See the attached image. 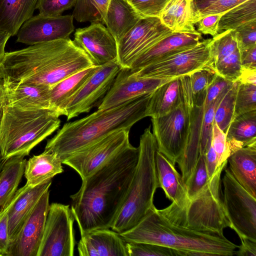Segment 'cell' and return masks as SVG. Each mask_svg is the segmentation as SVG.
I'll return each mask as SVG.
<instances>
[{
	"label": "cell",
	"instance_id": "obj_35",
	"mask_svg": "<svg viewBox=\"0 0 256 256\" xmlns=\"http://www.w3.org/2000/svg\"><path fill=\"white\" fill-rule=\"evenodd\" d=\"M210 46L211 64L213 66L239 49L238 32L234 30H228L218 34L212 38Z\"/></svg>",
	"mask_w": 256,
	"mask_h": 256
},
{
	"label": "cell",
	"instance_id": "obj_34",
	"mask_svg": "<svg viewBox=\"0 0 256 256\" xmlns=\"http://www.w3.org/2000/svg\"><path fill=\"white\" fill-rule=\"evenodd\" d=\"M110 0H77L72 16L77 22L105 24Z\"/></svg>",
	"mask_w": 256,
	"mask_h": 256
},
{
	"label": "cell",
	"instance_id": "obj_26",
	"mask_svg": "<svg viewBox=\"0 0 256 256\" xmlns=\"http://www.w3.org/2000/svg\"><path fill=\"white\" fill-rule=\"evenodd\" d=\"M183 98L182 77L172 79L152 92L147 110L148 116L156 118L168 114L180 104Z\"/></svg>",
	"mask_w": 256,
	"mask_h": 256
},
{
	"label": "cell",
	"instance_id": "obj_18",
	"mask_svg": "<svg viewBox=\"0 0 256 256\" xmlns=\"http://www.w3.org/2000/svg\"><path fill=\"white\" fill-rule=\"evenodd\" d=\"M74 41L87 54L94 66H101L117 60V42L101 23H91L87 27L76 29Z\"/></svg>",
	"mask_w": 256,
	"mask_h": 256
},
{
	"label": "cell",
	"instance_id": "obj_38",
	"mask_svg": "<svg viewBox=\"0 0 256 256\" xmlns=\"http://www.w3.org/2000/svg\"><path fill=\"white\" fill-rule=\"evenodd\" d=\"M210 180L204 154H199L194 169L190 177L184 184L189 200L198 195L206 186Z\"/></svg>",
	"mask_w": 256,
	"mask_h": 256
},
{
	"label": "cell",
	"instance_id": "obj_37",
	"mask_svg": "<svg viewBox=\"0 0 256 256\" xmlns=\"http://www.w3.org/2000/svg\"><path fill=\"white\" fill-rule=\"evenodd\" d=\"M239 82L238 80L233 82L218 105L215 112L214 122L226 134L233 118L235 100Z\"/></svg>",
	"mask_w": 256,
	"mask_h": 256
},
{
	"label": "cell",
	"instance_id": "obj_13",
	"mask_svg": "<svg viewBox=\"0 0 256 256\" xmlns=\"http://www.w3.org/2000/svg\"><path fill=\"white\" fill-rule=\"evenodd\" d=\"M173 32L158 17L142 18L118 42L116 61L121 68H130L141 54Z\"/></svg>",
	"mask_w": 256,
	"mask_h": 256
},
{
	"label": "cell",
	"instance_id": "obj_39",
	"mask_svg": "<svg viewBox=\"0 0 256 256\" xmlns=\"http://www.w3.org/2000/svg\"><path fill=\"white\" fill-rule=\"evenodd\" d=\"M256 110V84L239 82L235 100L233 118Z\"/></svg>",
	"mask_w": 256,
	"mask_h": 256
},
{
	"label": "cell",
	"instance_id": "obj_14",
	"mask_svg": "<svg viewBox=\"0 0 256 256\" xmlns=\"http://www.w3.org/2000/svg\"><path fill=\"white\" fill-rule=\"evenodd\" d=\"M120 68L116 60L100 66L68 100L64 114L67 120L88 112L98 102H101Z\"/></svg>",
	"mask_w": 256,
	"mask_h": 256
},
{
	"label": "cell",
	"instance_id": "obj_21",
	"mask_svg": "<svg viewBox=\"0 0 256 256\" xmlns=\"http://www.w3.org/2000/svg\"><path fill=\"white\" fill-rule=\"evenodd\" d=\"M78 250L80 256H128L126 241L109 228L94 230L82 236Z\"/></svg>",
	"mask_w": 256,
	"mask_h": 256
},
{
	"label": "cell",
	"instance_id": "obj_51",
	"mask_svg": "<svg viewBox=\"0 0 256 256\" xmlns=\"http://www.w3.org/2000/svg\"><path fill=\"white\" fill-rule=\"evenodd\" d=\"M204 156L208 176L210 179L219 167L217 156L212 144V138L206 145Z\"/></svg>",
	"mask_w": 256,
	"mask_h": 256
},
{
	"label": "cell",
	"instance_id": "obj_12",
	"mask_svg": "<svg viewBox=\"0 0 256 256\" xmlns=\"http://www.w3.org/2000/svg\"><path fill=\"white\" fill-rule=\"evenodd\" d=\"M130 130L112 132L73 154L62 164L74 170L82 180L130 144Z\"/></svg>",
	"mask_w": 256,
	"mask_h": 256
},
{
	"label": "cell",
	"instance_id": "obj_28",
	"mask_svg": "<svg viewBox=\"0 0 256 256\" xmlns=\"http://www.w3.org/2000/svg\"><path fill=\"white\" fill-rule=\"evenodd\" d=\"M142 18L129 1L110 0L105 24L118 42Z\"/></svg>",
	"mask_w": 256,
	"mask_h": 256
},
{
	"label": "cell",
	"instance_id": "obj_47",
	"mask_svg": "<svg viewBox=\"0 0 256 256\" xmlns=\"http://www.w3.org/2000/svg\"><path fill=\"white\" fill-rule=\"evenodd\" d=\"M248 0H214L198 12V20L209 14L224 13Z\"/></svg>",
	"mask_w": 256,
	"mask_h": 256
},
{
	"label": "cell",
	"instance_id": "obj_4",
	"mask_svg": "<svg viewBox=\"0 0 256 256\" xmlns=\"http://www.w3.org/2000/svg\"><path fill=\"white\" fill-rule=\"evenodd\" d=\"M119 234L126 242L152 244L176 250L177 256H232L238 248L224 236L171 222L154 206L136 226Z\"/></svg>",
	"mask_w": 256,
	"mask_h": 256
},
{
	"label": "cell",
	"instance_id": "obj_31",
	"mask_svg": "<svg viewBox=\"0 0 256 256\" xmlns=\"http://www.w3.org/2000/svg\"><path fill=\"white\" fill-rule=\"evenodd\" d=\"M226 138L230 154L256 142V110L232 119L227 130Z\"/></svg>",
	"mask_w": 256,
	"mask_h": 256
},
{
	"label": "cell",
	"instance_id": "obj_57",
	"mask_svg": "<svg viewBox=\"0 0 256 256\" xmlns=\"http://www.w3.org/2000/svg\"><path fill=\"white\" fill-rule=\"evenodd\" d=\"M4 161L2 158L1 154L0 152V174L2 172V167L4 166Z\"/></svg>",
	"mask_w": 256,
	"mask_h": 256
},
{
	"label": "cell",
	"instance_id": "obj_59",
	"mask_svg": "<svg viewBox=\"0 0 256 256\" xmlns=\"http://www.w3.org/2000/svg\"><path fill=\"white\" fill-rule=\"evenodd\" d=\"M127 0L130 1V0Z\"/></svg>",
	"mask_w": 256,
	"mask_h": 256
},
{
	"label": "cell",
	"instance_id": "obj_11",
	"mask_svg": "<svg viewBox=\"0 0 256 256\" xmlns=\"http://www.w3.org/2000/svg\"><path fill=\"white\" fill-rule=\"evenodd\" d=\"M74 218L69 205L50 204L37 256H73Z\"/></svg>",
	"mask_w": 256,
	"mask_h": 256
},
{
	"label": "cell",
	"instance_id": "obj_32",
	"mask_svg": "<svg viewBox=\"0 0 256 256\" xmlns=\"http://www.w3.org/2000/svg\"><path fill=\"white\" fill-rule=\"evenodd\" d=\"M26 160L14 156L6 160L0 174V206L11 198L18 190L24 174Z\"/></svg>",
	"mask_w": 256,
	"mask_h": 256
},
{
	"label": "cell",
	"instance_id": "obj_46",
	"mask_svg": "<svg viewBox=\"0 0 256 256\" xmlns=\"http://www.w3.org/2000/svg\"><path fill=\"white\" fill-rule=\"evenodd\" d=\"M168 0H130L129 2L142 18L158 17Z\"/></svg>",
	"mask_w": 256,
	"mask_h": 256
},
{
	"label": "cell",
	"instance_id": "obj_36",
	"mask_svg": "<svg viewBox=\"0 0 256 256\" xmlns=\"http://www.w3.org/2000/svg\"><path fill=\"white\" fill-rule=\"evenodd\" d=\"M216 76L212 65L206 66L189 75L194 104H204L207 90Z\"/></svg>",
	"mask_w": 256,
	"mask_h": 256
},
{
	"label": "cell",
	"instance_id": "obj_40",
	"mask_svg": "<svg viewBox=\"0 0 256 256\" xmlns=\"http://www.w3.org/2000/svg\"><path fill=\"white\" fill-rule=\"evenodd\" d=\"M217 74L234 82L238 80L242 71L239 49L215 63L213 66Z\"/></svg>",
	"mask_w": 256,
	"mask_h": 256
},
{
	"label": "cell",
	"instance_id": "obj_55",
	"mask_svg": "<svg viewBox=\"0 0 256 256\" xmlns=\"http://www.w3.org/2000/svg\"><path fill=\"white\" fill-rule=\"evenodd\" d=\"M212 0H194V2L197 11L198 12L204 8Z\"/></svg>",
	"mask_w": 256,
	"mask_h": 256
},
{
	"label": "cell",
	"instance_id": "obj_17",
	"mask_svg": "<svg viewBox=\"0 0 256 256\" xmlns=\"http://www.w3.org/2000/svg\"><path fill=\"white\" fill-rule=\"evenodd\" d=\"M49 190L41 196L10 245L8 256H37L49 209Z\"/></svg>",
	"mask_w": 256,
	"mask_h": 256
},
{
	"label": "cell",
	"instance_id": "obj_6",
	"mask_svg": "<svg viewBox=\"0 0 256 256\" xmlns=\"http://www.w3.org/2000/svg\"><path fill=\"white\" fill-rule=\"evenodd\" d=\"M136 170L123 206L111 228L118 234L136 226L154 206V198L159 188L156 166V140L146 128L140 137Z\"/></svg>",
	"mask_w": 256,
	"mask_h": 256
},
{
	"label": "cell",
	"instance_id": "obj_33",
	"mask_svg": "<svg viewBox=\"0 0 256 256\" xmlns=\"http://www.w3.org/2000/svg\"><path fill=\"white\" fill-rule=\"evenodd\" d=\"M256 20V0H248L225 12L218 24V33L236 30L241 26Z\"/></svg>",
	"mask_w": 256,
	"mask_h": 256
},
{
	"label": "cell",
	"instance_id": "obj_16",
	"mask_svg": "<svg viewBox=\"0 0 256 256\" xmlns=\"http://www.w3.org/2000/svg\"><path fill=\"white\" fill-rule=\"evenodd\" d=\"M172 79L138 78L132 74L130 68H121L98 110L112 108L150 93Z\"/></svg>",
	"mask_w": 256,
	"mask_h": 256
},
{
	"label": "cell",
	"instance_id": "obj_8",
	"mask_svg": "<svg viewBox=\"0 0 256 256\" xmlns=\"http://www.w3.org/2000/svg\"><path fill=\"white\" fill-rule=\"evenodd\" d=\"M181 77L184 98L180 104L168 114L151 119L158 150L174 166L181 158L186 148L193 108L190 76L186 75Z\"/></svg>",
	"mask_w": 256,
	"mask_h": 256
},
{
	"label": "cell",
	"instance_id": "obj_10",
	"mask_svg": "<svg viewBox=\"0 0 256 256\" xmlns=\"http://www.w3.org/2000/svg\"><path fill=\"white\" fill-rule=\"evenodd\" d=\"M212 38L147 66L132 74L138 78L169 79L190 75L211 64Z\"/></svg>",
	"mask_w": 256,
	"mask_h": 256
},
{
	"label": "cell",
	"instance_id": "obj_44",
	"mask_svg": "<svg viewBox=\"0 0 256 256\" xmlns=\"http://www.w3.org/2000/svg\"><path fill=\"white\" fill-rule=\"evenodd\" d=\"M77 0H38L36 9L40 14L48 16L62 15L66 10L71 9Z\"/></svg>",
	"mask_w": 256,
	"mask_h": 256
},
{
	"label": "cell",
	"instance_id": "obj_23",
	"mask_svg": "<svg viewBox=\"0 0 256 256\" xmlns=\"http://www.w3.org/2000/svg\"><path fill=\"white\" fill-rule=\"evenodd\" d=\"M156 166L158 186L166 196L175 205L184 208L188 202L186 186L175 168V166L158 150L156 154Z\"/></svg>",
	"mask_w": 256,
	"mask_h": 256
},
{
	"label": "cell",
	"instance_id": "obj_42",
	"mask_svg": "<svg viewBox=\"0 0 256 256\" xmlns=\"http://www.w3.org/2000/svg\"><path fill=\"white\" fill-rule=\"evenodd\" d=\"M20 192L18 189L15 194L1 206L0 210V256H8L10 245L8 236V212Z\"/></svg>",
	"mask_w": 256,
	"mask_h": 256
},
{
	"label": "cell",
	"instance_id": "obj_53",
	"mask_svg": "<svg viewBox=\"0 0 256 256\" xmlns=\"http://www.w3.org/2000/svg\"><path fill=\"white\" fill-rule=\"evenodd\" d=\"M241 244L234 254L238 256H256V242L247 238H240Z\"/></svg>",
	"mask_w": 256,
	"mask_h": 256
},
{
	"label": "cell",
	"instance_id": "obj_7",
	"mask_svg": "<svg viewBox=\"0 0 256 256\" xmlns=\"http://www.w3.org/2000/svg\"><path fill=\"white\" fill-rule=\"evenodd\" d=\"M228 161L220 166L206 186L182 208L172 204L158 210L171 222L188 229L223 236L230 222L221 198V174Z\"/></svg>",
	"mask_w": 256,
	"mask_h": 256
},
{
	"label": "cell",
	"instance_id": "obj_48",
	"mask_svg": "<svg viewBox=\"0 0 256 256\" xmlns=\"http://www.w3.org/2000/svg\"><path fill=\"white\" fill-rule=\"evenodd\" d=\"M236 30L240 50L256 45V20L241 26Z\"/></svg>",
	"mask_w": 256,
	"mask_h": 256
},
{
	"label": "cell",
	"instance_id": "obj_25",
	"mask_svg": "<svg viewBox=\"0 0 256 256\" xmlns=\"http://www.w3.org/2000/svg\"><path fill=\"white\" fill-rule=\"evenodd\" d=\"M228 162L236 180L256 198V142L232 152Z\"/></svg>",
	"mask_w": 256,
	"mask_h": 256
},
{
	"label": "cell",
	"instance_id": "obj_43",
	"mask_svg": "<svg viewBox=\"0 0 256 256\" xmlns=\"http://www.w3.org/2000/svg\"><path fill=\"white\" fill-rule=\"evenodd\" d=\"M230 86L227 88L220 96L211 104L208 108L204 111L201 130L199 154H204L207 142L212 138V124L214 121V114L216 107Z\"/></svg>",
	"mask_w": 256,
	"mask_h": 256
},
{
	"label": "cell",
	"instance_id": "obj_2",
	"mask_svg": "<svg viewBox=\"0 0 256 256\" xmlns=\"http://www.w3.org/2000/svg\"><path fill=\"white\" fill-rule=\"evenodd\" d=\"M94 66L70 38L30 45L6 52L0 62L4 82L52 88L68 76Z\"/></svg>",
	"mask_w": 256,
	"mask_h": 256
},
{
	"label": "cell",
	"instance_id": "obj_52",
	"mask_svg": "<svg viewBox=\"0 0 256 256\" xmlns=\"http://www.w3.org/2000/svg\"><path fill=\"white\" fill-rule=\"evenodd\" d=\"M240 52L243 69L256 70V45Z\"/></svg>",
	"mask_w": 256,
	"mask_h": 256
},
{
	"label": "cell",
	"instance_id": "obj_41",
	"mask_svg": "<svg viewBox=\"0 0 256 256\" xmlns=\"http://www.w3.org/2000/svg\"><path fill=\"white\" fill-rule=\"evenodd\" d=\"M128 256H176V250L145 242H126Z\"/></svg>",
	"mask_w": 256,
	"mask_h": 256
},
{
	"label": "cell",
	"instance_id": "obj_20",
	"mask_svg": "<svg viewBox=\"0 0 256 256\" xmlns=\"http://www.w3.org/2000/svg\"><path fill=\"white\" fill-rule=\"evenodd\" d=\"M3 86L5 105L23 109L52 110L51 88L48 87L4 81Z\"/></svg>",
	"mask_w": 256,
	"mask_h": 256
},
{
	"label": "cell",
	"instance_id": "obj_3",
	"mask_svg": "<svg viewBox=\"0 0 256 256\" xmlns=\"http://www.w3.org/2000/svg\"><path fill=\"white\" fill-rule=\"evenodd\" d=\"M152 92L112 108L98 110L81 119L64 124L48 140L44 150L56 154L62 163L73 154L112 132L130 130L134 124L148 116Z\"/></svg>",
	"mask_w": 256,
	"mask_h": 256
},
{
	"label": "cell",
	"instance_id": "obj_24",
	"mask_svg": "<svg viewBox=\"0 0 256 256\" xmlns=\"http://www.w3.org/2000/svg\"><path fill=\"white\" fill-rule=\"evenodd\" d=\"M161 22L175 32H194L198 20L194 0H168L159 16Z\"/></svg>",
	"mask_w": 256,
	"mask_h": 256
},
{
	"label": "cell",
	"instance_id": "obj_29",
	"mask_svg": "<svg viewBox=\"0 0 256 256\" xmlns=\"http://www.w3.org/2000/svg\"><path fill=\"white\" fill-rule=\"evenodd\" d=\"M38 0H0V30L16 36L34 14Z\"/></svg>",
	"mask_w": 256,
	"mask_h": 256
},
{
	"label": "cell",
	"instance_id": "obj_50",
	"mask_svg": "<svg viewBox=\"0 0 256 256\" xmlns=\"http://www.w3.org/2000/svg\"><path fill=\"white\" fill-rule=\"evenodd\" d=\"M224 14H209L200 18L194 24L196 26L197 32L204 35L210 34L212 37L216 36L218 34V22Z\"/></svg>",
	"mask_w": 256,
	"mask_h": 256
},
{
	"label": "cell",
	"instance_id": "obj_9",
	"mask_svg": "<svg viewBox=\"0 0 256 256\" xmlns=\"http://www.w3.org/2000/svg\"><path fill=\"white\" fill-rule=\"evenodd\" d=\"M224 172L222 202L230 228L240 238L256 242V198L238 182L228 168Z\"/></svg>",
	"mask_w": 256,
	"mask_h": 256
},
{
	"label": "cell",
	"instance_id": "obj_56",
	"mask_svg": "<svg viewBox=\"0 0 256 256\" xmlns=\"http://www.w3.org/2000/svg\"><path fill=\"white\" fill-rule=\"evenodd\" d=\"M4 90L3 86V80L0 74V100L4 99Z\"/></svg>",
	"mask_w": 256,
	"mask_h": 256
},
{
	"label": "cell",
	"instance_id": "obj_30",
	"mask_svg": "<svg viewBox=\"0 0 256 256\" xmlns=\"http://www.w3.org/2000/svg\"><path fill=\"white\" fill-rule=\"evenodd\" d=\"M100 66H92L73 74L50 89L51 110L60 116H64L66 103Z\"/></svg>",
	"mask_w": 256,
	"mask_h": 256
},
{
	"label": "cell",
	"instance_id": "obj_5",
	"mask_svg": "<svg viewBox=\"0 0 256 256\" xmlns=\"http://www.w3.org/2000/svg\"><path fill=\"white\" fill-rule=\"evenodd\" d=\"M59 116L50 110L23 109L3 104L0 116V152L4 162L24 157L60 126Z\"/></svg>",
	"mask_w": 256,
	"mask_h": 256
},
{
	"label": "cell",
	"instance_id": "obj_19",
	"mask_svg": "<svg viewBox=\"0 0 256 256\" xmlns=\"http://www.w3.org/2000/svg\"><path fill=\"white\" fill-rule=\"evenodd\" d=\"M202 39V34L194 32H175L160 40L138 56L130 66L135 72L176 53L195 46Z\"/></svg>",
	"mask_w": 256,
	"mask_h": 256
},
{
	"label": "cell",
	"instance_id": "obj_58",
	"mask_svg": "<svg viewBox=\"0 0 256 256\" xmlns=\"http://www.w3.org/2000/svg\"><path fill=\"white\" fill-rule=\"evenodd\" d=\"M4 104V99L0 100V116L1 114L2 106Z\"/></svg>",
	"mask_w": 256,
	"mask_h": 256
},
{
	"label": "cell",
	"instance_id": "obj_22",
	"mask_svg": "<svg viewBox=\"0 0 256 256\" xmlns=\"http://www.w3.org/2000/svg\"><path fill=\"white\" fill-rule=\"evenodd\" d=\"M52 180L30 187L26 184L8 212V230L10 244L16 237L37 202L52 184Z\"/></svg>",
	"mask_w": 256,
	"mask_h": 256
},
{
	"label": "cell",
	"instance_id": "obj_54",
	"mask_svg": "<svg viewBox=\"0 0 256 256\" xmlns=\"http://www.w3.org/2000/svg\"><path fill=\"white\" fill-rule=\"evenodd\" d=\"M238 81L256 84V70L243 69Z\"/></svg>",
	"mask_w": 256,
	"mask_h": 256
},
{
	"label": "cell",
	"instance_id": "obj_15",
	"mask_svg": "<svg viewBox=\"0 0 256 256\" xmlns=\"http://www.w3.org/2000/svg\"><path fill=\"white\" fill-rule=\"evenodd\" d=\"M74 17L70 14L32 16L20 28L16 42L28 45L70 38L74 31Z\"/></svg>",
	"mask_w": 256,
	"mask_h": 256
},
{
	"label": "cell",
	"instance_id": "obj_27",
	"mask_svg": "<svg viewBox=\"0 0 256 256\" xmlns=\"http://www.w3.org/2000/svg\"><path fill=\"white\" fill-rule=\"evenodd\" d=\"M62 162L54 152L44 150L26 160L24 170L26 184L34 187L50 180L64 172Z\"/></svg>",
	"mask_w": 256,
	"mask_h": 256
},
{
	"label": "cell",
	"instance_id": "obj_49",
	"mask_svg": "<svg viewBox=\"0 0 256 256\" xmlns=\"http://www.w3.org/2000/svg\"><path fill=\"white\" fill-rule=\"evenodd\" d=\"M234 82L228 80L217 74L214 80L208 88L204 103L205 111L210 105L216 100Z\"/></svg>",
	"mask_w": 256,
	"mask_h": 256
},
{
	"label": "cell",
	"instance_id": "obj_1",
	"mask_svg": "<svg viewBox=\"0 0 256 256\" xmlns=\"http://www.w3.org/2000/svg\"><path fill=\"white\" fill-rule=\"evenodd\" d=\"M138 156V148L130 144L82 180L80 190L70 196L81 236L111 228L125 201Z\"/></svg>",
	"mask_w": 256,
	"mask_h": 256
},
{
	"label": "cell",
	"instance_id": "obj_45",
	"mask_svg": "<svg viewBox=\"0 0 256 256\" xmlns=\"http://www.w3.org/2000/svg\"><path fill=\"white\" fill-rule=\"evenodd\" d=\"M212 144L216 153L218 166L228 161L230 155L226 138V134L223 132L214 122L212 132Z\"/></svg>",
	"mask_w": 256,
	"mask_h": 256
}]
</instances>
